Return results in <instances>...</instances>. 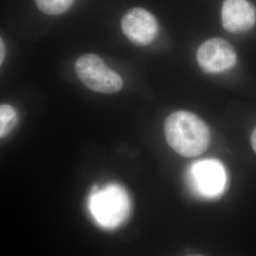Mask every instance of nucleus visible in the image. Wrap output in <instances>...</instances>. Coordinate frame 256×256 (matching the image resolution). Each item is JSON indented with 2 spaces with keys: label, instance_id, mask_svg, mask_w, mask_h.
<instances>
[{
  "label": "nucleus",
  "instance_id": "1",
  "mask_svg": "<svg viewBox=\"0 0 256 256\" xmlns=\"http://www.w3.org/2000/svg\"><path fill=\"white\" fill-rule=\"evenodd\" d=\"M166 140L176 153L184 158L202 155L210 146L208 126L188 111H176L165 120Z\"/></svg>",
  "mask_w": 256,
  "mask_h": 256
},
{
  "label": "nucleus",
  "instance_id": "2",
  "mask_svg": "<svg viewBox=\"0 0 256 256\" xmlns=\"http://www.w3.org/2000/svg\"><path fill=\"white\" fill-rule=\"evenodd\" d=\"M90 210L96 222L106 229H116L128 220L131 202L126 191L111 184L95 191L90 200Z\"/></svg>",
  "mask_w": 256,
  "mask_h": 256
},
{
  "label": "nucleus",
  "instance_id": "3",
  "mask_svg": "<svg viewBox=\"0 0 256 256\" xmlns=\"http://www.w3.org/2000/svg\"><path fill=\"white\" fill-rule=\"evenodd\" d=\"M75 72L82 84L93 92L114 94L124 86L122 78L110 68L98 55L84 54L75 64Z\"/></svg>",
  "mask_w": 256,
  "mask_h": 256
},
{
  "label": "nucleus",
  "instance_id": "4",
  "mask_svg": "<svg viewBox=\"0 0 256 256\" xmlns=\"http://www.w3.org/2000/svg\"><path fill=\"white\" fill-rule=\"evenodd\" d=\"M238 56L229 42L214 38L206 41L198 52V61L207 74H223L236 64Z\"/></svg>",
  "mask_w": 256,
  "mask_h": 256
},
{
  "label": "nucleus",
  "instance_id": "5",
  "mask_svg": "<svg viewBox=\"0 0 256 256\" xmlns=\"http://www.w3.org/2000/svg\"><path fill=\"white\" fill-rule=\"evenodd\" d=\"M122 28L124 36L136 46L150 45L158 36V24L155 16L142 8L130 10L124 16Z\"/></svg>",
  "mask_w": 256,
  "mask_h": 256
},
{
  "label": "nucleus",
  "instance_id": "6",
  "mask_svg": "<svg viewBox=\"0 0 256 256\" xmlns=\"http://www.w3.org/2000/svg\"><path fill=\"white\" fill-rule=\"evenodd\" d=\"M191 178L196 190L206 198H216L224 192L227 174L224 166L216 160L200 162L194 165Z\"/></svg>",
  "mask_w": 256,
  "mask_h": 256
},
{
  "label": "nucleus",
  "instance_id": "7",
  "mask_svg": "<svg viewBox=\"0 0 256 256\" xmlns=\"http://www.w3.org/2000/svg\"><path fill=\"white\" fill-rule=\"evenodd\" d=\"M222 23L229 32H244L256 25V10L248 0H225Z\"/></svg>",
  "mask_w": 256,
  "mask_h": 256
},
{
  "label": "nucleus",
  "instance_id": "8",
  "mask_svg": "<svg viewBox=\"0 0 256 256\" xmlns=\"http://www.w3.org/2000/svg\"><path fill=\"white\" fill-rule=\"evenodd\" d=\"M18 122V112L10 104L0 106V137L3 138L9 135Z\"/></svg>",
  "mask_w": 256,
  "mask_h": 256
},
{
  "label": "nucleus",
  "instance_id": "9",
  "mask_svg": "<svg viewBox=\"0 0 256 256\" xmlns=\"http://www.w3.org/2000/svg\"><path fill=\"white\" fill-rule=\"evenodd\" d=\"M75 0H36L37 7L48 16H60L72 7Z\"/></svg>",
  "mask_w": 256,
  "mask_h": 256
},
{
  "label": "nucleus",
  "instance_id": "10",
  "mask_svg": "<svg viewBox=\"0 0 256 256\" xmlns=\"http://www.w3.org/2000/svg\"><path fill=\"white\" fill-rule=\"evenodd\" d=\"M0 64H3V61H4V58H5V46H4V41L3 39L1 38L0 40Z\"/></svg>",
  "mask_w": 256,
  "mask_h": 256
},
{
  "label": "nucleus",
  "instance_id": "11",
  "mask_svg": "<svg viewBox=\"0 0 256 256\" xmlns=\"http://www.w3.org/2000/svg\"><path fill=\"white\" fill-rule=\"evenodd\" d=\"M252 144L254 150V152L256 153V128L254 129L252 135Z\"/></svg>",
  "mask_w": 256,
  "mask_h": 256
},
{
  "label": "nucleus",
  "instance_id": "12",
  "mask_svg": "<svg viewBox=\"0 0 256 256\" xmlns=\"http://www.w3.org/2000/svg\"></svg>",
  "mask_w": 256,
  "mask_h": 256
}]
</instances>
